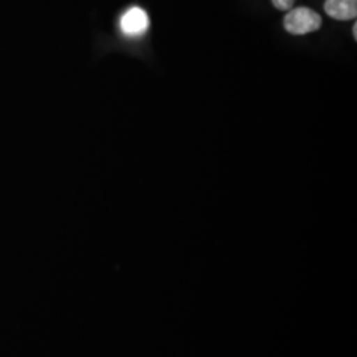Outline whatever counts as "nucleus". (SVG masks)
Returning <instances> with one entry per match:
<instances>
[{
    "mask_svg": "<svg viewBox=\"0 0 357 357\" xmlns=\"http://www.w3.org/2000/svg\"><path fill=\"white\" fill-rule=\"evenodd\" d=\"M320 26L321 17L319 13L306 7L294 8L284 17V29L291 35H307L318 31Z\"/></svg>",
    "mask_w": 357,
    "mask_h": 357,
    "instance_id": "f257e3e1",
    "label": "nucleus"
},
{
    "mask_svg": "<svg viewBox=\"0 0 357 357\" xmlns=\"http://www.w3.org/2000/svg\"><path fill=\"white\" fill-rule=\"evenodd\" d=\"M121 31L130 38H138L147 32L150 26L149 15L139 7H132L121 17Z\"/></svg>",
    "mask_w": 357,
    "mask_h": 357,
    "instance_id": "f03ea898",
    "label": "nucleus"
},
{
    "mask_svg": "<svg viewBox=\"0 0 357 357\" xmlns=\"http://www.w3.org/2000/svg\"><path fill=\"white\" fill-rule=\"evenodd\" d=\"M324 10L336 20H352L357 15V0H326Z\"/></svg>",
    "mask_w": 357,
    "mask_h": 357,
    "instance_id": "7ed1b4c3",
    "label": "nucleus"
},
{
    "mask_svg": "<svg viewBox=\"0 0 357 357\" xmlns=\"http://www.w3.org/2000/svg\"><path fill=\"white\" fill-rule=\"evenodd\" d=\"M274 7L277 10H281V11H287L290 10L295 3V0H271Z\"/></svg>",
    "mask_w": 357,
    "mask_h": 357,
    "instance_id": "20e7f679",
    "label": "nucleus"
},
{
    "mask_svg": "<svg viewBox=\"0 0 357 357\" xmlns=\"http://www.w3.org/2000/svg\"><path fill=\"white\" fill-rule=\"evenodd\" d=\"M354 38H355V40H357V24L354 26Z\"/></svg>",
    "mask_w": 357,
    "mask_h": 357,
    "instance_id": "39448f33",
    "label": "nucleus"
}]
</instances>
